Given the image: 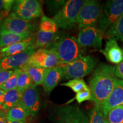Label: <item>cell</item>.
Segmentation results:
<instances>
[{
    "mask_svg": "<svg viewBox=\"0 0 123 123\" xmlns=\"http://www.w3.org/2000/svg\"><path fill=\"white\" fill-rule=\"evenodd\" d=\"M115 67L104 63L99 64L93 70L89 80L92 101L101 108L114 88Z\"/></svg>",
    "mask_w": 123,
    "mask_h": 123,
    "instance_id": "cell-1",
    "label": "cell"
},
{
    "mask_svg": "<svg viewBox=\"0 0 123 123\" xmlns=\"http://www.w3.org/2000/svg\"><path fill=\"white\" fill-rule=\"evenodd\" d=\"M54 50L61 66L68 64L83 56L84 49L79 45L77 38L67 34L57 33L54 41L46 47Z\"/></svg>",
    "mask_w": 123,
    "mask_h": 123,
    "instance_id": "cell-2",
    "label": "cell"
},
{
    "mask_svg": "<svg viewBox=\"0 0 123 123\" xmlns=\"http://www.w3.org/2000/svg\"><path fill=\"white\" fill-rule=\"evenodd\" d=\"M98 60L93 56H82L75 61L61 66L66 79H82L91 73L96 67Z\"/></svg>",
    "mask_w": 123,
    "mask_h": 123,
    "instance_id": "cell-3",
    "label": "cell"
},
{
    "mask_svg": "<svg viewBox=\"0 0 123 123\" xmlns=\"http://www.w3.org/2000/svg\"><path fill=\"white\" fill-rule=\"evenodd\" d=\"M84 2L83 0L66 1L53 18L58 27L63 30H70L76 24L78 13Z\"/></svg>",
    "mask_w": 123,
    "mask_h": 123,
    "instance_id": "cell-4",
    "label": "cell"
},
{
    "mask_svg": "<svg viewBox=\"0 0 123 123\" xmlns=\"http://www.w3.org/2000/svg\"><path fill=\"white\" fill-rule=\"evenodd\" d=\"M50 117L54 123H89L88 117L77 105L55 107Z\"/></svg>",
    "mask_w": 123,
    "mask_h": 123,
    "instance_id": "cell-5",
    "label": "cell"
},
{
    "mask_svg": "<svg viewBox=\"0 0 123 123\" xmlns=\"http://www.w3.org/2000/svg\"><path fill=\"white\" fill-rule=\"evenodd\" d=\"M102 7L98 1L86 0L81 7L76 19V24L79 29L87 27L98 26Z\"/></svg>",
    "mask_w": 123,
    "mask_h": 123,
    "instance_id": "cell-6",
    "label": "cell"
},
{
    "mask_svg": "<svg viewBox=\"0 0 123 123\" xmlns=\"http://www.w3.org/2000/svg\"><path fill=\"white\" fill-rule=\"evenodd\" d=\"M123 14V0L106 1L102 8L98 27L103 34Z\"/></svg>",
    "mask_w": 123,
    "mask_h": 123,
    "instance_id": "cell-7",
    "label": "cell"
},
{
    "mask_svg": "<svg viewBox=\"0 0 123 123\" xmlns=\"http://www.w3.org/2000/svg\"><path fill=\"white\" fill-rule=\"evenodd\" d=\"M13 13L23 20L30 21L42 14V7L39 1L37 0L15 1Z\"/></svg>",
    "mask_w": 123,
    "mask_h": 123,
    "instance_id": "cell-8",
    "label": "cell"
},
{
    "mask_svg": "<svg viewBox=\"0 0 123 123\" xmlns=\"http://www.w3.org/2000/svg\"><path fill=\"white\" fill-rule=\"evenodd\" d=\"M35 26L30 21L23 20L11 13L0 23V32H9L17 34H31Z\"/></svg>",
    "mask_w": 123,
    "mask_h": 123,
    "instance_id": "cell-9",
    "label": "cell"
},
{
    "mask_svg": "<svg viewBox=\"0 0 123 123\" xmlns=\"http://www.w3.org/2000/svg\"><path fill=\"white\" fill-rule=\"evenodd\" d=\"M26 63L45 69L61 67L59 59L55 51L46 48L35 51Z\"/></svg>",
    "mask_w": 123,
    "mask_h": 123,
    "instance_id": "cell-10",
    "label": "cell"
},
{
    "mask_svg": "<svg viewBox=\"0 0 123 123\" xmlns=\"http://www.w3.org/2000/svg\"><path fill=\"white\" fill-rule=\"evenodd\" d=\"M103 34L98 26H90L81 29L78 34L77 40L82 48L94 47L100 49L102 46Z\"/></svg>",
    "mask_w": 123,
    "mask_h": 123,
    "instance_id": "cell-11",
    "label": "cell"
},
{
    "mask_svg": "<svg viewBox=\"0 0 123 123\" xmlns=\"http://www.w3.org/2000/svg\"><path fill=\"white\" fill-rule=\"evenodd\" d=\"M35 50L34 45L32 44L22 53L0 59V71L21 68L28 62Z\"/></svg>",
    "mask_w": 123,
    "mask_h": 123,
    "instance_id": "cell-12",
    "label": "cell"
},
{
    "mask_svg": "<svg viewBox=\"0 0 123 123\" xmlns=\"http://www.w3.org/2000/svg\"><path fill=\"white\" fill-rule=\"evenodd\" d=\"M122 105H123V80L116 78L114 88L100 108L106 117L108 113L111 110Z\"/></svg>",
    "mask_w": 123,
    "mask_h": 123,
    "instance_id": "cell-13",
    "label": "cell"
},
{
    "mask_svg": "<svg viewBox=\"0 0 123 123\" xmlns=\"http://www.w3.org/2000/svg\"><path fill=\"white\" fill-rule=\"evenodd\" d=\"M22 103L30 116H37L40 110V99L37 86L34 85L22 95Z\"/></svg>",
    "mask_w": 123,
    "mask_h": 123,
    "instance_id": "cell-14",
    "label": "cell"
},
{
    "mask_svg": "<svg viewBox=\"0 0 123 123\" xmlns=\"http://www.w3.org/2000/svg\"><path fill=\"white\" fill-rule=\"evenodd\" d=\"M62 78H63V73L62 68L60 66L46 69L42 86L46 94H50L59 84Z\"/></svg>",
    "mask_w": 123,
    "mask_h": 123,
    "instance_id": "cell-15",
    "label": "cell"
},
{
    "mask_svg": "<svg viewBox=\"0 0 123 123\" xmlns=\"http://www.w3.org/2000/svg\"><path fill=\"white\" fill-rule=\"evenodd\" d=\"M100 51L111 63L118 64L123 61V50L119 47L116 39H108L104 48Z\"/></svg>",
    "mask_w": 123,
    "mask_h": 123,
    "instance_id": "cell-16",
    "label": "cell"
},
{
    "mask_svg": "<svg viewBox=\"0 0 123 123\" xmlns=\"http://www.w3.org/2000/svg\"><path fill=\"white\" fill-rule=\"evenodd\" d=\"M31 34H17L9 32H0V49L31 38Z\"/></svg>",
    "mask_w": 123,
    "mask_h": 123,
    "instance_id": "cell-17",
    "label": "cell"
},
{
    "mask_svg": "<svg viewBox=\"0 0 123 123\" xmlns=\"http://www.w3.org/2000/svg\"><path fill=\"white\" fill-rule=\"evenodd\" d=\"M33 44L31 38L0 49V59L16 55L24 51L29 46Z\"/></svg>",
    "mask_w": 123,
    "mask_h": 123,
    "instance_id": "cell-18",
    "label": "cell"
},
{
    "mask_svg": "<svg viewBox=\"0 0 123 123\" xmlns=\"http://www.w3.org/2000/svg\"><path fill=\"white\" fill-rule=\"evenodd\" d=\"M21 68L29 75L34 85L36 86L41 84L42 85L46 72L45 68L27 63L25 64Z\"/></svg>",
    "mask_w": 123,
    "mask_h": 123,
    "instance_id": "cell-19",
    "label": "cell"
},
{
    "mask_svg": "<svg viewBox=\"0 0 123 123\" xmlns=\"http://www.w3.org/2000/svg\"><path fill=\"white\" fill-rule=\"evenodd\" d=\"M22 93L17 89L5 92V102L1 107V110L6 112L9 109L22 103Z\"/></svg>",
    "mask_w": 123,
    "mask_h": 123,
    "instance_id": "cell-20",
    "label": "cell"
},
{
    "mask_svg": "<svg viewBox=\"0 0 123 123\" xmlns=\"http://www.w3.org/2000/svg\"><path fill=\"white\" fill-rule=\"evenodd\" d=\"M5 113L6 119L13 121H21L25 123H26L27 118L30 116L28 112L23 106L22 103L9 109Z\"/></svg>",
    "mask_w": 123,
    "mask_h": 123,
    "instance_id": "cell-21",
    "label": "cell"
},
{
    "mask_svg": "<svg viewBox=\"0 0 123 123\" xmlns=\"http://www.w3.org/2000/svg\"><path fill=\"white\" fill-rule=\"evenodd\" d=\"M105 37L123 41V14L105 33Z\"/></svg>",
    "mask_w": 123,
    "mask_h": 123,
    "instance_id": "cell-22",
    "label": "cell"
},
{
    "mask_svg": "<svg viewBox=\"0 0 123 123\" xmlns=\"http://www.w3.org/2000/svg\"><path fill=\"white\" fill-rule=\"evenodd\" d=\"M56 34L57 33H47L39 30L37 34L36 41L34 44L35 47L42 49L44 47H46L53 42L56 37Z\"/></svg>",
    "mask_w": 123,
    "mask_h": 123,
    "instance_id": "cell-23",
    "label": "cell"
},
{
    "mask_svg": "<svg viewBox=\"0 0 123 123\" xmlns=\"http://www.w3.org/2000/svg\"><path fill=\"white\" fill-rule=\"evenodd\" d=\"M34 85V84L33 81H32L29 75L22 70L18 78L17 90L21 93H23L26 90H28Z\"/></svg>",
    "mask_w": 123,
    "mask_h": 123,
    "instance_id": "cell-24",
    "label": "cell"
},
{
    "mask_svg": "<svg viewBox=\"0 0 123 123\" xmlns=\"http://www.w3.org/2000/svg\"><path fill=\"white\" fill-rule=\"evenodd\" d=\"M89 123H108L101 108L95 105L88 112Z\"/></svg>",
    "mask_w": 123,
    "mask_h": 123,
    "instance_id": "cell-25",
    "label": "cell"
},
{
    "mask_svg": "<svg viewBox=\"0 0 123 123\" xmlns=\"http://www.w3.org/2000/svg\"><path fill=\"white\" fill-rule=\"evenodd\" d=\"M58 27L53 19L43 15L39 24V30L47 33H57Z\"/></svg>",
    "mask_w": 123,
    "mask_h": 123,
    "instance_id": "cell-26",
    "label": "cell"
},
{
    "mask_svg": "<svg viewBox=\"0 0 123 123\" xmlns=\"http://www.w3.org/2000/svg\"><path fill=\"white\" fill-rule=\"evenodd\" d=\"M21 71H22V69L21 68L15 69L14 71L12 76L10 77V78L5 83L0 86V89L4 91L5 92L17 89L18 78Z\"/></svg>",
    "mask_w": 123,
    "mask_h": 123,
    "instance_id": "cell-27",
    "label": "cell"
},
{
    "mask_svg": "<svg viewBox=\"0 0 123 123\" xmlns=\"http://www.w3.org/2000/svg\"><path fill=\"white\" fill-rule=\"evenodd\" d=\"M106 118L108 123H123V105L111 110Z\"/></svg>",
    "mask_w": 123,
    "mask_h": 123,
    "instance_id": "cell-28",
    "label": "cell"
},
{
    "mask_svg": "<svg viewBox=\"0 0 123 123\" xmlns=\"http://www.w3.org/2000/svg\"><path fill=\"white\" fill-rule=\"evenodd\" d=\"M61 85L69 87L75 93H78L83 90L90 89L89 86L86 83L83 79H71L67 82L62 83Z\"/></svg>",
    "mask_w": 123,
    "mask_h": 123,
    "instance_id": "cell-29",
    "label": "cell"
},
{
    "mask_svg": "<svg viewBox=\"0 0 123 123\" xmlns=\"http://www.w3.org/2000/svg\"><path fill=\"white\" fill-rule=\"evenodd\" d=\"M73 100H76L79 104H80L85 101L92 100V95L90 88L83 90L76 93L74 99L71 101H73Z\"/></svg>",
    "mask_w": 123,
    "mask_h": 123,
    "instance_id": "cell-30",
    "label": "cell"
},
{
    "mask_svg": "<svg viewBox=\"0 0 123 123\" xmlns=\"http://www.w3.org/2000/svg\"><path fill=\"white\" fill-rule=\"evenodd\" d=\"M15 1L13 0H0V12L3 16L7 15L12 9H13Z\"/></svg>",
    "mask_w": 123,
    "mask_h": 123,
    "instance_id": "cell-31",
    "label": "cell"
},
{
    "mask_svg": "<svg viewBox=\"0 0 123 123\" xmlns=\"http://www.w3.org/2000/svg\"><path fill=\"white\" fill-rule=\"evenodd\" d=\"M14 70L0 71V86L5 83L13 74Z\"/></svg>",
    "mask_w": 123,
    "mask_h": 123,
    "instance_id": "cell-32",
    "label": "cell"
},
{
    "mask_svg": "<svg viewBox=\"0 0 123 123\" xmlns=\"http://www.w3.org/2000/svg\"><path fill=\"white\" fill-rule=\"evenodd\" d=\"M115 76L117 79L123 80V61L115 67Z\"/></svg>",
    "mask_w": 123,
    "mask_h": 123,
    "instance_id": "cell-33",
    "label": "cell"
},
{
    "mask_svg": "<svg viewBox=\"0 0 123 123\" xmlns=\"http://www.w3.org/2000/svg\"><path fill=\"white\" fill-rule=\"evenodd\" d=\"M47 4H49L48 6L51 9H53L54 10L59 9L63 6L65 4V1H48Z\"/></svg>",
    "mask_w": 123,
    "mask_h": 123,
    "instance_id": "cell-34",
    "label": "cell"
},
{
    "mask_svg": "<svg viewBox=\"0 0 123 123\" xmlns=\"http://www.w3.org/2000/svg\"><path fill=\"white\" fill-rule=\"evenodd\" d=\"M0 123H7L6 113L0 110Z\"/></svg>",
    "mask_w": 123,
    "mask_h": 123,
    "instance_id": "cell-35",
    "label": "cell"
},
{
    "mask_svg": "<svg viewBox=\"0 0 123 123\" xmlns=\"http://www.w3.org/2000/svg\"><path fill=\"white\" fill-rule=\"evenodd\" d=\"M5 92L0 89V107H1L5 102Z\"/></svg>",
    "mask_w": 123,
    "mask_h": 123,
    "instance_id": "cell-36",
    "label": "cell"
},
{
    "mask_svg": "<svg viewBox=\"0 0 123 123\" xmlns=\"http://www.w3.org/2000/svg\"><path fill=\"white\" fill-rule=\"evenodd\" d=\"M6 121H7V123H25L23 122H21V121L10 120H8V119H6Z\"/></svg>",
    "mask_w": 123,
    "mask_h": 123,
    "instance_id": "cell-37",
    "label": "cell"
},
{
    "mask_svg": "<svg viewBox=\"0 0 123 123\" xmlns=\"http://www.w3.org/2000/svg\"></svg>",
    "mask_w": 123,
    "mask_h": 123,
    "instance_id": "cell-38",
    "label": "cell"
},
{
    "mask_svg": "<svg viewBox=\"0 0 123 123\" xmlns=\"http://www.w3.org/2000/svg\"></svg>",
    "mask_w": 123,
    "mask_h": 123,
    "instance_id": "cell-39",
    "label": "cell"
}]
</instances>
